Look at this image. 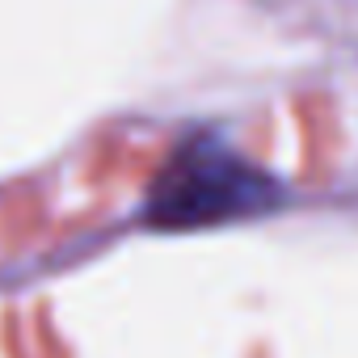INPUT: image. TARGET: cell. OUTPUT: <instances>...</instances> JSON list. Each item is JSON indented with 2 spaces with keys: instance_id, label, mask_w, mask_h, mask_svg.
Wrapping results in <instances>:
<instances>
[{
  "instance_id": "cell-1",
  "label": "cell",
  "mask_w": 358,
  "mask_h": 358,
  "mask_svg": "<svg viewBox=\"0 0 358 358\" xmlns=\"http://www.w3.org/2000/svg\"><path fill=\"white\" fill-rule=\"evenodd\" d=\"M282 186L266 169L245 160L220 135L199 131L173 148L143 199V228L152 232H199L274 211Z\"/></svg>"
}]
</instances>
